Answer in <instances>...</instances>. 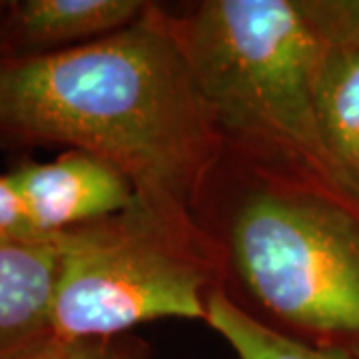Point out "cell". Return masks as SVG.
Returning <instances> with one entry per match:
<instances>
[{
  "mask_svg": "<svg viewBox=\"0 0 359 359\" xmlns=\"http://www.w3.org/2000/svg\"><path fill=\"white\" fill-rule=\"evenodd\" d=\"M0 136L100 158L144 210L205 245L194 212L224 144L166 4L84 46L0 60Z\"/></svg>",
  "mask_w": 359,
  "mask_h": 359,
  "instance_id": "obj_1",
  "label": "cell"
},
{
  "mask_svg": "<svg viewBox=\"0 0 359 359\" xmlns=\"http://www.w3.org/2000/svg\"><path fill=\"white\" fill-rule=\"evenodd\" d=\"M194 219L231 304L283 335L359 353L358 205L224 148Z\"/></svg>",
  "mask_w": 359,
  "mask_h": 359,
  "instance_id": "obj_2",
  "label": "cell"
},
{
  "mask_svg": "<svg viewBox=\"0 0 359 359\" xmlns=\"http://www.w3.org/2000/svg\"><path fill=\"white\" fill-rule=\"evenodd\" d=\"M166 13L224 148L341 196L316 112L325 0H200Z\"/></svg>",
  "mask_w": 359,
  "mask_h": 359,
  "instance_id": "obj_3",
  "label": "cell"
},
{
  "mask_svg": "<svg viewBox=\"0 0 359 359\" xmlns=\"http://www.w3.org/2000/svg\"><path fill=\"white\" fill-rule=\"evenodd\" d=\"M58 276L52 335L100 339L154 320H204L219 290L208 248L138 202L106 219L52 236Z\"/></svg>",
  "mask_w": 359,
  "mask_h": 359,
  "instance_id": "obj_4",
  "label": "cell"
},
{
  "mask_svg": "<svg viewBox=\"0 0 359 359\" xmlns=\"http://www.w3.org/2000/svg\"><path fill=\"white\" fill-rule=\"evenodd\" d=\"M6 178L42 238L110 218L136 204L124 174L80 150H68L52 162L20 164Z\"/></svg>",
  "mask_w": 359,
  "mask_h": 359,
  "instance_id": "obj_5",
  "label": "cell"
},
{
  "mask_svg": "<svg viewBox=\"0 0 359 359\" xmlns=\"http://www.w3.org/2000/svg\"><path fill=\"white\" fill-rule=\"evenodd\" d=\"M316 112L335 188L359 208V0H325Z\"/></svg>",
  "mask_w": 359,
  "mask_h": 359,
  "instance_id": "obj_6",
  "label": "cell"
},
{
  "mask_svg": "<svg viewBox=\"0 0 359 359\" xmlns=\"http://www.w3.org/2000/svg\"><path fill=\"white\" fill-rule=\"evenodd\" d=\"M144 0H18L0 14V60L36 58L100 40L136 22Z\"/></svg>",
  "mask_w": 359,
  "mask_h": 359,
  "instance_id": "obj_7",
  "label": "cell"
},
{
  "mask_svg": "<svg viewBox=\"0 0 359 359\" xmlns=\"http://www.w3.org/2000/svg\"><path fill=\"white\" fill-rule=\"evenodd\" d=\"M58 250L50 238L0 236V359H20L52 339Z\"/></svg>",
  "mask_w": 359,
  "mask_h": 359,
  "instance_id": "obj_8",
  "label": "cell"
},
{
  "mask_svg": "<svg viewBox=\"0 0 359 359\" xmlns=\"http://www.w3.org/2000/svg\"><path fill=\"white\" fill-rule=\"evenodd\" d=\"M205 323L233 349L238 359H359L344 347L316 346L283 335L250 318L222 292L208 302Z\"/></svg>",
  "mask_w": 359,
  "mask_h": 359,
  "instance_id": "obj_9",
  "label": "cell"
},
{
  "mask_svg": "<svg viewBox=\"0 0 359 359\" xmlns=\"http://www.w3.org/2000/svg\"><path fill=\"white\" fill-rule=\"evenodd\" d=\"M20 359H148V347L128 335L100 339L52 337Z\"/></svg>",
  "mask_w": 359,
  "mask_h": 359,
  "instance_id": "obj_10",
  "label": "cell"
},
{
  "mask_svg": "<svg viewBox=\"0 0 359 359\" xmlns=\"http://www.w3.org/2000/svg\"><path fill=\"white\" fill-rule=\"evenodd\" d=\"M0 236L22 238V240H44L32 228L25 204L6 176H0Z\"/></svg>",
  "mask_w": 359,
  "mask_h": 359,
  "instance_id": "obj_11",
  "label": "cell"
},
{
  "mask_svg": "<svg viewBox=\"0 0 359 359\" xmlns=\"http://www.w3.org/2000/svg\"><path fill=\"white\" fill-rule=\"evenodd\" d=\"M2 8H4V2H0V14H2Z\"/></svg>",
  "mask_w": 359,
  "mask_h": 359,
  "instance_id": "obj_12",
  "label": "cell"
}]
</instances>
